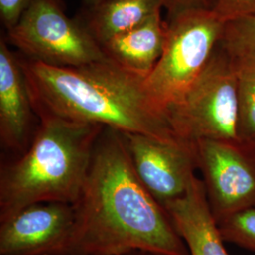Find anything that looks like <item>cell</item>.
<instances>
[{"instance_id": "obj_12", "label": "cell", "mask_w": 255, "mask_h": 255, "mask_svg": "<svg viewBox=\"0 0 255 255\" xmlns=\"http://www.w3.org/2000/svg\"><path fill=\"white\" fill-rule=\"evenodd\" d=\"M159 9L145 22L101 45L113 63L140 78L146 79L164 52L167 24Z\"/></svg>"}, {"instance_id": "obj_8", "label": "cell", "mask_w": 255, "mask_h": 255, "mask_svg": "<svg viewBox=\"0 0 255 255\" xmlns=\"http://www.w3.org/2000/svg\"><path fill=\"white\" fill-rule=\"evenodd\" d=\"M122 135L138 178L163 207L186 193L198 170L195 142L177 134Z\"/></svg>"}, {"instance_id": "obj_9", "label": "cell", "mask_w": 255, "mask_h": 255, "mask_svg": "<svg viewBox=\"0 0 255 255\" xmlns=\"http://www.w3.org/2000/svg\"><path fill=\"white\" fill-rule=\"evenodd\" d=\"M74 223L72 204L27 206L0 219V255H66Z\"/></svg>"}, {"instance_id": "obj_13", "label": "cell", "mask_w": 255, "mask_h": 255, "mask_svg": "<svg viewBox=\"0 0 255 255\" xmlns=\"http://www.w3.org/2000/svg\"><path fill=\"white\" fill-rule=\"evenodd\" d=\"M163 8L164 0H103L91 7L82 24L101 46L139 26Z\"/></svg>"}, {"instance_id": "obj_3", "label": "cell", "mask_w": 255, "mask_h": 255, "mask_svg": "<svg viewBox=\"0 0 255 255\" xmlns=\"http://www.w3.org/2000/svg\"><path fill=\"white\" fill-rule=\"evenodd\" d=\"M27 150L0 171V219L36 203L78 201L106 127L44 117Z\"/></svg>"}, {"instance_id": "obj_16", "label": "cell", "mask_w": 255, "mask_h": 255, "mask_svg": "<svg viewBox=\"0 0 255 255\" xmlns=\"http://www.w3.org/2000/svg\"><path fill=\"white\" fill-rule=\"evenodd\" d=\"M220 44L230 52L255 49V15L225 22Z\"/></svg>"}, {"instance_id": "obj_20", "label": "cell", "mask_w": 255, "mask_h": 255, "mask_svg": "<svg viewBox=\"0 0 255 255\" xmlns=\"http://www.w3.org/2000/svg\"><path fill=\"white\" fill-rule=\"evenodd\" d=\"M84 1L89 5V7H93V6L101 3L103 0H84Z\"/></svg>"}, {"instance_id": "obj_11", "label": "cell", "mask_w": 255, "mask_h": 255, "mask_svg": "<svg viewBox=\"0 0 255 255\" xmlns=\"http://www.w3.org/2000/svg\"><path fill=\"white\" fill-rule=\"evenodd\" d=\"M189 255H229L214 219L204 184L197 176L181 198L164 205Z\"/></svg>"}, {"instance_id": "obj_2", "label": "cell", "mask_w": 255, "mask_h": 255, "mask_svg": "<svg viewBox=\"0 0 255 255\" xmlns=\"http://www.w3.org/2000/svg\"><path fill=\"white\" fill-rule=\"evenodd\" d=\"M21 64L38 119L59 118L156 137L176 134L147 94L145 79L110 60L76 67L32 60Z\"/></svg>"}, {"instance_id": "obj_22", "label": "cell", "mask_w": 255, "mask_h": 255, "mask_svg": "<svg viewBox=\"0 0 255 255\" xmlns=\"http://www.w3.org/2000/svg\"><path fill=\"white\" fill-rule=\"evenodd\" d=\"M164 5H165V2H166V0H164Z\"/></svg>"}, {"instance_id": "obj_21", "label": "cell", "mask_w": 255, "mask_h": 255, "mask_svg": "<svg viewBox=\"0 0 255 255\" xmlns=\"http://www.w3.org/2000/svg\"><path fill=\"white\" fill-rule=\"evenodd\" d=\"M128 255H153L150 254H146V253H134V254H130Z\"/></svg>"}, {"instance_id": "obj_4", "label": "cell", "mask_w": 255, "mask_h": 255, "mask_svg": "<svg viewBox=\"0 0 255 255\" xmlns=\"http://www.w3.org/2000/svg\"><path fill=\"white\" fill-rule=\"evenodd\" d=\"M166 24L164 52L144 82L150 99L165 114L208 64L225 22L207 9H197L182 12Z\"/></svg>"}, {"instance_id": "obj_7", "label": "cell", "mask_w": 255, "mask_h": 255, "mask_svg": "<svg viewBox=\"0 0 255 255\" xmlns=\"http://www.w3.org/2000/svg\"><path fill=\"white\" fill-rule=\"evenodd\" d=\"M198 169L217 223L255 206V146L236 139L196 141Z\"/></svg>"}, {"instance_id": "obj_6", "label": "cell", "mask_w": 255, "mask_h": 255, "mask_svg": "<svg viewBox=\"0 0 255 255\" xmlns=\"http://www.w3.org/2000/svg\"><path fill=\"white\" fill-rule=\"evenodd\" d=\"M8 35L29 60L49 65L76 67L109 61L85 26L69 18L58 0H35Z\"/></svg>"}, {"instance_id": "obj_1", "label": "cell", "mask_w": 255, "mask_h": 255, "mask_svg": "<svg viewBox=\"0 0 255 255\" xmlns=\"http://www.w3.org/2000/svg\"><path fill=\"white\" fill-rule=\"evenodd\" d=\"M73 207L66 255H189L166 211L138 178L120 131H102Z\"/></svg>"}, {"instance_id": "obj_14", "label": "cell", "mask_w": 255, "mask_h": 255, "mask_svg": "<svg viewBox=\"0 0 255 255\" xmlns=\"http://www.w3.org/2000/svg\"><path fill=\"white\" fill-rule=\"evenodd\" d=\"M230 53L233 56L237 79V137L242 142L255 146V49Z\"/></svg>"}, {"instance_id": "obj_5", "label": "cell", "mask_w": 255, "mask_h": 255, "mask_svg": "<svg viewBox=\"0 0 255 255\" xmlns=\"http://www.w3.org/2000/svg\"><path fill=\"white\" fill-rule=\"evenodd\" d=\"M237 115L233 56L219 43L199 78L166 116L177 135L196 142L238 138Z\"/></svg>"}, {"instance_id": "obj_18", "label": "cell", "mask_w": 255, "mask_h": 255, "mask_svg": "<svg viewBox=\"0 0 255 255\" xmlns=\"http://www.w3.org/2000/svg\"><path fill=\"white\" fill-rule=\"evenodd\" d=\"M35 0H0V17L9 30L14 27Z\"/></svg>"}, {"instance_id": "obj_17", "label": "cell", "mask_w": 255, "mask_h": 255, "mask_svg": "<svg viewBox=\"0 0 255 255\" xmlns=\"http://www.w3.org/2000/svg\"><path fill=\"white\" fill-rule=\"evenodd\" d=\"M206 9L228 22L255 15V0H206Z\"/></svg>"}, {"instance_id": "obj_10", "label": "cell", "mask_w": 255, "mask_h": 255, "mask_svg": "<svg viewBox=\"0 0 255 255\" xmlns=\"http://www.w3.org/2000/svg\"><path fill=\"white\" fill-rule=\"evenodd\" d=\"M36 114L21 61L0 40V141L6 149L22 154L36 132ZM38 119V118H37Z\"/></svg>"}, {"instance_id": "obj_19", "label": "cell", "mask_w": 255, "mask_h": 255, "mask_svg": "<svg viewBox=\"0 0 255 255\" xmlns=\"http://www.w3.org/2000/svg\"><path fill=\"white\" fill-rule=\"evenodd\" d=\"M164 9L167 12V20H170L186 10L206 9V0H166Z\"/></svg>"}, {"instance_id": "obj_15", "label": "cell", "mask_w": 255, "mask_h": 255, "mask_svg": "<svg viewBox=\"0 0 255 255\" xmlns=\"http://www.w3.org/2000/svg\"><path fill=\"white\" fill-rule=\"evenodd\" d=\"M225 242L255 253V206L218 223Z\"/></svg>"}]
</instances>
